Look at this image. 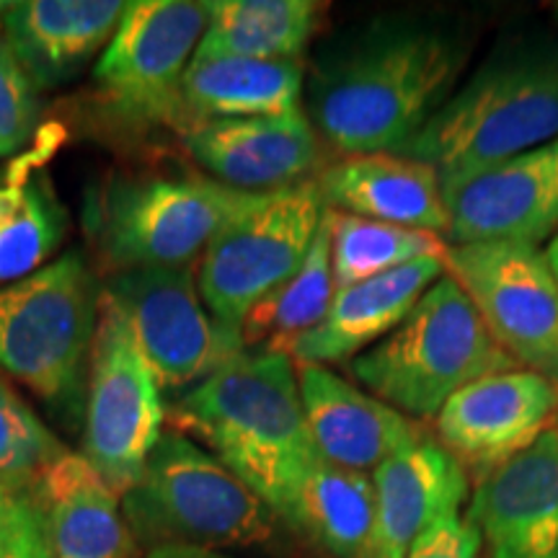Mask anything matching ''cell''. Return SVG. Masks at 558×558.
I'll return each instance as SVG.
<instances>
[{
  "instance_id": "obj_1",
  "label": "cell",
  "mask_w": 558,
  "mask_h": 558,
  "mask_svg": "<svg viewBox=\"0 0 558 558\" xmlns=\"http://www.w3.org/2000/svg\"><path fill=\"white\" fill-rule=\"evenodd\" d=\"M473 29L435 11H388L333 32L305 62L303 114L339 158L401 153L463 81Z\"/></svg>"
},
{
  "instance_id": "obj_2",
  "label": "cell",
  "mask_w": 558,
  "mask_h": 558,
  "mask_svg": "<svg viewBox=\"0 0 558 558\" xmlns=\"http://www.w3.org/2000/svg\"><path fill=\"white\" fill-rule=\"evenodd\" d=\"M166 418L171 429L205 442L277 518L320 460L300 403L295 360L284 352L243 349L184 390Z\"/></svg>"
},
{
  "instance_id": "obj_3",
  "label": "cell",
  "mask_w": 558,
  "mask_h": 558,
  "mask_svg": "<svg viewBox=\"0 0 558 558\" xmlns=\"http://www.w3.org/2000/svg\"><path fill=\"white\" fill-rule=\"evenodd\" d=\"M558 140V29L512 32L488 50L401 156L456 179Z\"/></svg>"
},
{
  "instance_id": "obj_4",
  "label": "cell",
  "mask_w": 558,
  "mask_h": 558,
  "mask_svg": "<svg viewBox=\"0 0 558 558\" xmlns=\"http://www.w3.org/2000/svg\"><path fill=\"white\" fill-rule=\"evenodd\" d=\"M347 375L411 422L435 418L458 390L518 369L448 271L386 339L349 360Z\"/></svg>"
},
{
  "instance_id": "obj_5",
  "label": "cell",
  "mask_w": 558,
  "mask_h": 558,
  "mask_svg": "<svg viewBox=\"0 0 558 558\" xmlns=\"http://www.w3.org/2000/svg\"><path fill=\"white\" fill-rule=\"evenodd\" d=\"M122 512L145 554L169 546H275L284 527L259 494L177 429L160 435L143 473L122 494Z\"/></svg>"
},
{
  "instance_id": "obj_6",
  "label": "cell",
  "mask_w": 558,
  "mask_h": 558,
  "mask_svg": "<svg viewBox=\"0 0 558 558\" xmlns=\"http://www.w3.org/2000/svg\"><path fill=\"white\" fill-rule=\"evenodd\" d=\"M101 290L81 251L0 288V369L70 427L83 424Z\"/></svg>"
},
{
  "instance_id": "obj_7",
  "label": "cell",
  "mask_w": 558,
  "mask_h": 558,
  "mask_svg": "<svg viewBox=\"0 0 558 558\" xmlns=\"http://www.w3.org/2000/svg\"><path fill=\"white\" fill-rule=\"evenodd\" d=\"M251 197L197 173H120L88 197L86 228L109 275L192 267Z\"/></svg>"
},
{
  "instance_id": "obj_8",
  "label": "cell",
  "mask_w": 558,
  "mask_h": 558,
  "mask_svg": "<svg viewBox=\"0 0 558 558\" xmlns=\"http://www.w3.org/2000/svg\"><path fill=\"white\" fill-rule=\"evenodd\" d=\"M326 205L316 179L254 194L197 262L199 295L226 329L295 275L316 241Z\"/></svg>"
},
{
  "instance_id": "obj_9",
  "label": "cell",
  "mask_w": 558,
  "mask_h": 558,
  "mask_svg": "<svg viewBox=\"0 0 558 558\" xmlns=\"http://www.w3.org/2000/svg\"><path fill=\"white\" fill-rule=\"evenodd\" d=\"M169 409L120 305L101 290L88 360L81 456L117 494L135 484L163 435Z\"/></svg>"
},
{
  "instance_id": "obj_10",
  "label": "cell",
  "mask_w": 558,
  "mask_h": 558,
  "mask_svg": "<svg viewBox=\"0 0 558 558\" xmlns=\"http://www.w3.org/2000/svg\"><path fill=\"white\" fill-rule=\"evenodd\" d=\"M101 284L128 316L160 390H190L243 352L241 331L226 329L207 311L197 264L114 271Z\"/></svg>"
},
{
  "instance_id": "obj_11",
  "label": "cell",
  "mask_w": 558,
  "mask_h": 558,
  "mask_svg": "<svg viewBox=\"0 0 558 558\" xmlns=\"http://www.w3.org/2000/svg\"><path fill=\"white\" fill-rule=\"evenodd\" d=\"M445 269L514 365L558 386V282L546 248L463 243L450 246Z\"/></svg>"
},
{
  "instance_id": "obj_12",
  "label": "cell",
  "mask_w": 558,
  "mask_h": 558,
  "mask_svg": "<svg viewBox=\"0 0 558 558\" xmlns=\"http://www.w3.org/2000/svg\"><path fill=\"white\" fill-rule=\"evenodd\" d=\"M207 29V3L132 0L94 78L111 109L135 122L186 128L181 83Z\"/></svg>"
},
{
  "instance_id": "obj_13",
  "label": "cell",
  "mask_w": 558,
  "mask_h": 558,
  "mask_svg": "<svg viewBox=\"0 0 558 558\" xmlns=\"http://www.w3.org/2000/svg\"><path fill=\"white\" fill-rule=\"evenodd\" d=\"M450 246L543 243L558 233V140L442 181Z\"/></svg>"
},
{
  "instance_id": "obj_14",
  "label": "cell",
  "mask_w": 558,
  "mask_h": 558,
  "mask_svg": "<svg viewBox=\"0 0 558 558\" xmlns=\"http://www.w3.org/2000/svg\"><path fill=\"white\" fill-rule=\"evenodd\" d=\"M556 424V383L518 367L458 390L435 416V437L476 486Z\"/></svg>"
},
{
  "instance_id": "obj_15",
  "label": "cell",
  "mask_w": 558,
  "mask_h": 558,
  "mask_svg": "<svg viewBox=\"0 0 558 558\" xmlns=\"http://www.w3.org/2000/svg\"><path fill=\"white\" fill-rule=\"evenodd\" d=\"M190 158L228 190L264 194L316 179L324 145L303 111L192 122L179 132Z\"/></svg>"
},
{
  "instance_id": "obj_16",
  "label": "cell",
  "mask_w": 558,
  "mask_h": 558,
  "mask_svg": "<svg viewBox=\"0 0 558 558\" xmlns=\"http://www.w3.org/2000/svg\"><path fill=\"white\" fill-rule=\"evenodd\" d=\"M484 558H558V427L473 486Z\"/></svg>"
},
{
  "instance_id": "obj_17",
  "label": "cell",
  "mask_w": 558,
  "mask_h": 558,
  "mask_svg": "<svg viewBox=\"0 0 558 558\" xmlns=\"http://www.w3.org/2000/svg\"><path fill=\"white\" fill-rule=\"evenodd\" d=\"M375 533L367 558H407L437 522L458 518L471 478L429 432H418L373 471Z\"/></svg>"
},
{
  "instance_id": "obj_18",
  "label": "cell",
  "mask_w": 558,
  "mask_h": 558,
  "mask_svg": "<svg viewBox=\"0 0 558 558\" xmlns=\"http://www.w3.org/2000/svg\"><path fill=\"white\" fill-rule=\"evenodd\" d=\"M300 403L318 458L369 473L411 442L422 427L326 365L295 362Z\"/></svg>"
},
{
  "instance_id": "obj_19",
  "label": "cell",
  "mask_w": 558,
  "mask_h": 558,
  "mask_svg": "<svg viewBox=\"0 0 558 558\" xmlns=\"http://www.w3.org/2000/svg\"><path fill=\"white\" fill-rule=\"evenodd\" d=\"M324 205L390 226L429 230L448 239L450 215L435 166L401 153L337 158L316 177Z\"/></svg>"
},
{
  "instance_id": "obj_20",
  "label": "cell",
  "mask_w": 558,
  "mask_h": 558,
  "mask_svg": "<svg viewBox=\"0 0 558 558\" xmlns=\"http://www.w3.org/2000/svg\"><path fill=\"white\" fill-rule=\"evenodd\" d=\"M122 0H13L0 3V29L39 90L73 81L114 37Z\"/></svg>"
},
{
  "instance_id": "obj_21",
  "label": "cell",
  "mask_w": 558,
  "mask_h": 558,
  "mask_svg": "<svg viewBox=\"0 0 558 558\" xmlns=\"http://www.w3.org/2000/svg\"><path fill=\"white\" fill-rule=\"evenodd\" d=\"M37 501L50 558H140L143 548L122 512V497L81 452H65L41 473Z\"/></svg>"
},
{
  "instance_id": "obj_22",
  "label": "cell",
  "mask_w": 558,
  "mask_h": 558,
  "mask_svg": "<svg viewBox=\"0 0 558 558\" xmlns=\"http://www.w3.org/2000/svg\"><path fill=\"white\" fill-rule=\"evenodd\" d=\"M445 271V259H418L388 275L339 288L326 318L300 337L288 354L311 365H347L386 339Z\"/></svg>"
},
{
  "instance_id": "obj_23",
  "label": "cell",
  "mask_w": 558,
  "mask_h": 558,
  "mask_svg": "<svg viewBox=\"0 0 558 558\" xmlns=\"http://www.w3.org/2000/svg\"><path fill=\"white\" fill-rule=\"evenodd\" d=\"M305 60L202 58L194 54L181 83L186 124L284 117L303 111Z\"/></svg>"
},
{
  "instance_id": "obj_24",
  "label": "cell",
  "mask_w": 558,
  "mask_h": 558,
  "mask_svg": "<svg viewBox=\"0 0 558 558\" xmlns=\"http://www.w3.org/2000/svg\"><path fill=\"white\" fill-rule=\"evenodd\" d=\"M279 522L324 558H367L375 533V488L369 473L316 460Z\"/></svg>"
},
{
  "instance_id": "obj_25",
  "label": "cell",
  "mask_w": 558,
  "mask_h": 558,
  "mask_svg": "<svg viewBox=\"0 0 558 558\" xmlns=\"http://www.w3.org/2000/svg\"><path fill=\"white\" fill-rule=\"evenodd\" d=\"M329 3L316 0H207L202 58L305 60Z\"/></svg>"
},
{
  "instance_id": "obj_26",
  "label": "cell",
  "mask_w": 558,
  "mask_h": 558,
  "mask_svg": "<svg viewBox=\"0 0 558 558\" xmlns=\"http://www.w3.org/2000/svg\"><path fill=\"white\" fill-rule=\"evenodd\" d=\"M337 295L331 269V226L329 209L320 222L316 241L288 282L262 298L241 324L243 349H271L290 352L300 337L316 329Z\"/></svg>"
},
{
  "instance_id": "obj_27",
  "label": "cell",
  "mask_w": 558,
  "mask_h": 558,
  "mask_svg": "<svg viewBox=\"0 0 558 558\" xmlns=\"http://www.w3.org/2000/svg\"><path fill=\"white\" fill-rule=\"evenodd\" d=\"M68 233V213L45 173L0 177V288L47 267Z\"/></svg>"
},
{
  "instance_id": "obj_28",
  "label": "cell",
  "mask_w": 558,
  "mask_h": 558,
  "mask_svg": "<svg viewBox=\"0 0 558 558\" xmlns=\"http://www.w3.org/2000/svg\"><path fill=\"white\" fill-rule=\"evenodd\" d=\"M329 226L337 290L388 275L418 259L448 262L450 254L448 239L429 230L390 226V222L365 220L357 215L333 213V209H329Z\"/></svg>"
},
{
  "instance_id": "obj_29",
  "label": "cell",
  "mask_w": 558,
  "mask_h": 558,
  "mask_svg": "<svg viewBox=\"0 0 558 558\" xmlns=\"http://www.w3.org/2000/svg\"><path fill=\"white\" fill-rule=\"evenodd\" d=\"M65 452L62 439L0 378V484L11 492H32Z\"/></svg>"
},
{
  "instance_id": "obj_30",
  "label": "cell",
  "mask_w": 558,
  "mask_h": 558,
  "mask_svg": "<svg viewBox=\"0 0 558 558\" xmlns=\"http://www.w3.org/2000/svg\"><path fill=\"white\" fill-rule=\"evenodd\" d=\"M41 90L21 68L0 29V160L13 156L34 135L41 114Z\"/></svg>"
},
{
  "instance_id": "obj_31",
  "label": "cell",
  "mask_w": 558,
  "mask_h": 558,
  "mask_svg": "<svg viewBox=\"0 0 558 558\" xmlns=\"http://www.w3.org/2000/svg\"><path fill=\"white\" fill-rule=\"evenodd\" d=\"M407 558H484V546L473 522L465 514H458L424 533Z\"/></svg>"
},
{
  "instance_id": "obj_32",
  "label": "cell",
  "mask_w": 558,
  "mask_h": 558,
  "mask_svg": "<svg viewBox=\"0 0 558 558\" xmlns=\"http://www.w3.org/2000/svg\"><path fill=\"white\" fill-rule=\"evenodd\" d=\"M145 558H235L226 554V550H213V548H186V546H169V548H156L148 550Z\"/></svg>"
},
{
  "instance_id": "obj_33",
  "label": "cell",
  "mask_w": 558,
  "mask_h": 558,
  "mask_svg": "<svg viewBox=\"0 0 558 558\" xmlns=\"http://www.w3.org/2000/svg\"><path fill=\"white\" fill-rule=\"evenodd\" d=\"M13 494L11 488H5L0 484V538H3L5 533V525H9V514H11V501H13Z\"/></svg>"
},
{
  "instance_id": "obj_34",
  "label": "cell",
  "mask_w": 558,
  "mask_h": 558,
  "mask_svg": "<svg viewBox=\"0 0 558 558\" xmlns=\"http://www.w3.org/2000/svg\"><path fill=\"white\" fill-rule=\"evenodd\" d=\"M546 256H548V262H550V269H554V275H556V282H558V233L554 235V239L548 241V246H546Z\"/></svg>"
},
{
  "instance_id": "obj_35",
  "label": "cell",
  "mask_w": 558,
  "mask_h": 558,
  "mask_svg": "<svg viewBox=\"0 0 558 558\" xmlns=\"http://www.w3.org/2000/svg\"><path fill=\"white\" fill-rule=\"evenodd\" d=\"M554 13H556V19H558V3H554Z\"/></svg>"
},
{
  "instance_id": "obj_36",
  "label": "cell",
  "mask_w": 558,
  "mask_h": 558,
  "mask_svg": "<svg viewBox=\"0 0 558 558\" xmlns=\"http://www.w3.org/2000/svg\"><path fill=\"white\" fill-rule=\"evenodd\" d=\"M556 427H558V424H556Z\"/></svg>"
}]
</instances>
